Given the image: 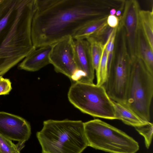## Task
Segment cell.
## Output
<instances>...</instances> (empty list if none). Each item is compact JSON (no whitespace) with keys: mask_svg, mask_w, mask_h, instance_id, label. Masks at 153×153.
<instances>
[{"mask_svg":"<svg viewBox=\"0 0 153 153\" xmlns=\"http://www.w3.org/2000/svg\"><path fill=\"white\" fill-rule=\"evenodd\" d=\"M31 38L37 48L73 38L88 22L117 9V0H35Z\"/></svg>","mask_w":153,"mask_h":153,"instance_id":"1","label":"cell"},{"mask_svg":"<svg viewBox=\"0 0 153 153\" xmlns=\"http://www.w3.org/2000/svg\"><path fill=\"white\" fill-rule=\"evenodd\" d=\"M35 0H0V76L36 49L31 38Z\"/></svg>","mask_w":153,"mask_h":153,"instance_id":"2","label":"cell"},{"mask_svg":"<svg viewBox=\"0 0 153 153\" xmlns=\"http://www.w3.org/2000/svg\"><path fill=\"white\" fill-rule=\"evenodd\" d=\"M43 124L36 133L42 153H81L88 146L82 121L49 120Z\"/></svg>","mask_w":153,"mask_h":153,"instance_id":"3","label":"cell"},{"mask_svg":"<svg viewBox=\"0 0 153 153\" xmlns=\"http://www.w3.org/2000/svg\"><path fill=\"white\" fill-rule=\"evenodd\" d=\"M131 64L125 31L119 29L116 33L112 60L103 85L109 97L114 102L125 104Z\"/></svg>","mask_w":153,"mask_h":153,"instance_id":"4","label":"cell"},{"mask_svg":"<svg viewBox=\"0 0 153 153\" xmlns=\"http://www.w3.org/2000/svg\"><path fill=\"white\" fill-rule=\"evenodd\" d=\"M88 146L110 153H136L138 143L121 130L99 119L84 123Z\"/></svg>","mask_w":153,"mask_h":153,"instance_id":"5","label":"cell"},{"mask_svg":"<svg viewBox=\"0 0 153 153\" xmlns=\"http://www.w3.org/2000/svg\"><path fill=\"white\" fill-rule=\"evenodd\" d=\"M70 102L82 112L93 117L116 119L113 101L103 86L76 82L68 91Z\"/></svg>","mask_w":153,"mask_h":153,"instance_id":"6","label":"cell"},{"mask_svg":"<svg viewBox=\"0 0 153 153\" xmlns=\"http://www.w3.org/2000/svg\"><path fill=\"white\" fill-rule=\"evenodd\" d=\"M130 80L125 105L144 120L150 121L153 74L137 57L131 60Z\"/></svg>","mask_w":153,"mask_h":153,"instance_id":"7","label":"cell"},{"mask_svg":"<svg viewBox=\"0 0 153 153\" xmlns=\"http://www.w3.org/2000/svg\"><path fill=\"white\" fill-rule=\"evenodd\" d=\"M74 41L71 36L66 37L52 45L50 63L58 73L71 80L77 69L74 59Z\"/></svg>","mask_w":153,"mask_h":153,"instance_id":"8","label":"cell"},{"mask_svg":"<svg viewBox=\"0 0 153 153\" xmlns=\"http://www.w3.org/2000/svg\"><path fill=\"white\" fill-rule=\"evenodd\" d=\"M140 6L136 0H125L120 23L126 32L128 49L131 60L137 57V41L140 24Z\"/></svg>","mask_w":153,"mask_h":153,"instance_id":"9","label":"cell"},{"mask_svg":"<svg viewBox=\"0 0 153 153\" xmlns=\"http://www.w3.org/2000/svg\"><path fill=\"white\" fill-rule=\"evenodd\" d=\"M31 127L25 120L18 116L0 112V134L7 139L19 142L22 146L29 138Z\"/></svg>","mask_w":153,"mask_h":153,"instance_id":"10","label":"cell"},{"mask_svg":"<svg viewBox=\"0 0 153 153\" xmlns=\"http://www.w3.org/2000/svg\"><path fill=\"white\" fill-rule=\"evenodd\" d=\"M74 51L77 69L83 76L79 82L93 83L95 70L92 62L89 43L86 39L75 40Z\"/></svg>","mask_w":153,"mask_h":153,"instance_id":"11","label":"cell"},{"mask_svg":"<svg viewBox=\"0 0 153 153\" xmlns=\"http://www.w3.org/2000/svg\"><path fill=\"white\" fill-rule=\"evenodd\" d=\"M52 45H46L32 51L19 64V69L30 71H38L50 64L49 55Z\"/></svg>","mask_w":153,"mask_h":153,"instance_id":"12","label":"cell"},{"mask_svg":"<svg viewBox=\"0 0 153 153\" xmlns=\"http://www.w3.org/2000/svg\"><path fill=\"white\" fill-rule=\"evenodd\" d=\"M116 119L135 128L148 124L146 121L129 109L125 105L113 101Z\"/></svg>","mask_w":153,"mask_h":153,"instance_id":"13","label":"cell"},{"mask_svg":"<svg viewBox=\"0 0 153 153\" xmlns=\"http://www.w3.org/2000/svg\"><path fill=\"white\" fill-rule=\"evenodd\" d=\"M137 57L143 61L149 71L153 74V49L150 47L140 27L137 41Z\"/></svg>","mask_w":153,"mask_h":153,"instance_id":"14","label":"cell"},{"mask_svg":"<svg viewBox=\"0 0 153 153\" xmlns=\"http://www.w3.org/2000/svg\"><path fill=\"white\" fill-rule=\"evenodd\" d=\"M107 17L97 18L88 22L76 33L73 38L75 40L86 39L91 36L107 24Z\"/></svg>","mask_w":153,"mask_h":153,"instance_id":"15","label":"cell"},{"mask_svg":"<svg viewBox=\"0 0 153 153\" xmlns=\"http://www.w3.org/2000/svg\"><path fill=\"white\" fill-rule=\"evenodd\" d=\"M153 9L140 10L139 13L140 27L150 47L153 49Z\"/></svg>","mask_w":153,"mask_h":153,"instance_id":"16","label":"cell"},{"mask_svg":"<svg viewBox=\"0 0 153 153\" xmlns=\"http://www.w3.org/2000/svg\"><path fill=\"white\" fill-rule=\"evenodd\" d=\"M86 39L90 44L91 55L93 65L96 71L98 68L104 45L94 38L89 37Z\"/></svg>","mask_w":153,"mask_h":153,"instance_id":"17","label":"cell"},{"mask_svg":"<svg viewBox=\"0 0 153 153\" xmlns=\"http://www.w3.org/2000/svg\"><path fill=\"white\" fill-rule=\"evenodd\" d=\"M109 39L104 45L100 62L98 69L96 71L97 79L96 85L99 86H103L106 79L107 74V54L106 47Z\"/></svg>","mask_w":153,"mask_h":153,"instance_id":"18","label":"cell"},{"mask_svg":"<svg viewBox=\"0 0 153 153\" xmlns=\"http://www.w3.org/2000/svg\"><path fill=\"white\" fill-rule=\"evenodd\" d=\"M135 128L140 134L143 137L146 147L147 149H149L152 139L153 123L150 122L147 124Z\"/></svg>","mask_w":153,"mask_h":153,"instance_id":"19","label":"cell"},{"mask_svg":"<svg viewBox=\"0 0 153 153\" xmlns=\"http://www.w3.org/2000/svg\"><path fill=\"white\" fill-rule=\"evenodd\" d=\"M0 153H20L18 145L0 134Z\"/></svg>","mask_w":153,"mask_h":153,"instance_id":"20","label":"cell"},{"mask_svg":"<svg viewBox=\"0 0 153 153\" xmlns=\"http://www.w3.org/2000/svg\"><path fill=\"white\" fill-rule=\"evenodd\" d=\"M12 89L9 79L0 76V95L9 94Z\"/></svg>","mask_w":153,"mask_h":153,"instance_id":"21","label":"cell"},{"mask_svg":"<svg viewBox=\"0 0 153 153\" xmlns=\"http://www.w3.org/2000/svg\"><path fill=\"white\" fill-rule=\"evenodd\" d=\"M120 21V17L115 15H109L107 18V23L110 27L115 28L119 26Z\"/></svg>","mask_w":153,"mask_h":153,"instance_id":"22","label":"cell"},{"mask_svg":"<svg viewBox=\"0 0 153 153\" xmlns=\"http://www.w3.org/2000/svg\"><path fill=\"white\" fill-rule=\"evenodd\" d=\"M123 10H119L117 11L116 13V16L117 17H120L122 15V12Z\"/></svg>","mask_w":153,"mask_h":153,"instance_id":"23","label":"cell"},{"mask_svg":"<svg viewBox=\"0 0 153 153\" xmlns=\"http://www.w3.org/2000/svg\"><path fill=\"white\" fill-rule=\"evenodd\" d=\"M117 10L114 8L111 9L110 11L109 15H115Z\"/></svg>","mask_w":153,"mask_h":153,"instance_id":"24","label":"cell"}]
</instances>
